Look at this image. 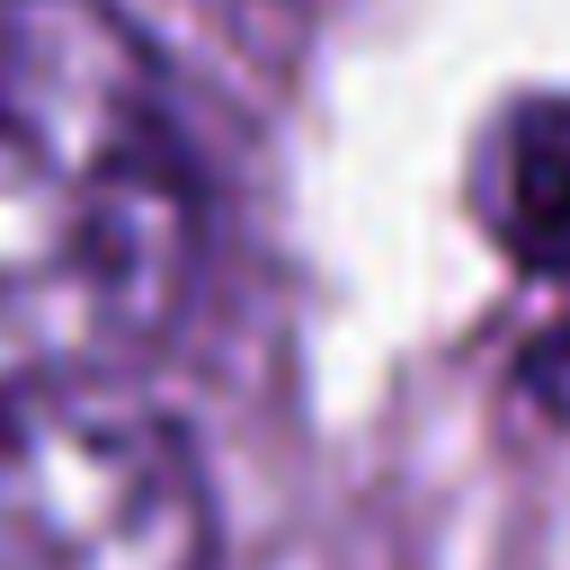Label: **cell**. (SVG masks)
Masks as SVG:
<instances>
[{
    "label": "cell",
    "mask_w": 570,
    "mask_h": 570,
    "mask_svg": "<svg viewBox=\"0 0 570 570\" xmlns=\"http://www.w3.org/2000/svg\"><path fill=\"white\" fill-rule=\"evenodd\" d=\"M205 249L196 169L107 0H0V392L142 356Z\"/></svg>",
    "instance_id": "obj_1"
},
{
    "label": "cell",
    "mask_w": 570,
    "mask_h": 570,
    "mask_svg": "<svg viewBox=\"0 0 570 570\" xmlns=\"http://www.w3.org/2000/svg\"><path fill=\"white\" fill-rule=\"evenodd\" d=\"M214 499L187 436L107 383L0 392V570H205Z\"/></svg>",
    "instance_id": "obj_2"
},
{
    "label": "cell",
    "mask_w": 570,
    "mask_h": 570,
    "mask_svg": "<svg viewBox=\"0 0 570 570\" xmlns=\"http://www.w3.org/2000/svg\"><path fill=\"white\" fill-rule=\"evenodd\" d=\"M481 223L534 267L570 276V98H517L481 142Z\"/></svg>",
    "instance_id": "obj_3"
}]
</instances>
